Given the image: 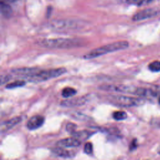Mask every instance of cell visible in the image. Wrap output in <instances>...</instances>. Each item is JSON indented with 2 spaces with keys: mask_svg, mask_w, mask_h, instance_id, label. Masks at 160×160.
<instances>
[{
  "mask_svg": "<svg viewBox=\"0 0 160 160\" xmlns=\"http://www.w3.org/2000/svg\"><path fill=\"white\" fill-rule=\"evenodd\" d=\"M99 88L103 91L132 94L142 97L154 96L156 95V92L149 89L123 84H106L99 86Z\"/></svg>",
  "mask_w": 160,
  "mask_h": 160,
  "instance_id": "6da1fadb",
  "label": "cell"
},
{
  "mask_svg": "<svg viewBox=\"0 0 160 160\" xmlns=\"http://www.w3.org/2000/svg\"><path fill=\"white\" fill-rule=\"evenodd\" d=\"M129 42L126 41H118L101 47H98L89 51L84 55L83 58L85 59H91L106 54L108 53L123 50L128 48Z\"/></svg>",
  "mask_w": 160,
  "mask_h": 160,
  "instance_id": "7a4b0ae2",
  "label": "cell"
},
{
  "mask_svg": "<svg viewBox=\"0 0 160 160\" xmlns=\"http://www.w3.org/2000/svg\"><path fill=\"white\" fill-rule=\"evenodd\" d=\"M38 44L41 47L50 49H69L80 46V42L72 38H52L39 41Z\"/></svg>",
  "mask_w": 160,
  "mask_h": 160,
  "instance_id": "3957f363",
  "label": "cell"
},
{
  "mask_svg": "<svg viewBox=\"0 0 160 160\" xmlns=\"http://www.w3.org/2000/svg\"><path fill=\"white\" fill-rule=\"evenodd\" d=\"M66 72L64 68H59L47 70L37 69L34 73L28 76L26 79L31 82H42L61 76Z\"/></svg>",
  "mask_w": 160,
  "mask_h": 160,
  "instance_id": "277c9868",
  "label": "cell"
},
{
  "mask_svg": "<svg viewBox=\"0 0 160 160\" xmlns=\"http://www.w3.org/2000/svg\"><path fill=\"white\" fill-rule=\"evenodd\" d=\"M108 100L114 106L124 108L138 106L144 103V100L141 98L124 95H110L108 96Z\"/></svg>",
  "mask_w": 160,
  "mask_h": 160,
  "instance_id": "5b68a950",
  "label": "cell"
},
{
  "mask_svg": "<svg viewBox=\"0 0 160 160\" xmlns=\"http://www.w3.org/2000/svg\"><path fill=\"white\" fill-rule=\"evenodd\" d=\"M90 98L88 96H82L81 97L73 98L62 101L61 102V106L63 107L72 108L76 106H81L86 104L89 101Z\"/></svg>",
  "mask_w": 160,
  "mask_h": 160,
  "instance_id": "8992f818",
  "label": "cell"
},
{
  "mask_svg": "<svg viewBox=\"0 0 160 160\" xmlns=\"http://www.w3.org/2000/svg\"><path fill=\"white\" fill-rule=\"evenodd\" d=\"M158 12L157 10L152 8H148L145 9L143 10H141L137 13H136L133 16L132 19L134 21H142L146 19H149L151 18H152L158 14Z\"/></svg>",
  "mask_w": 160,
  "mask_h": 160,
  "instance_id": "52a82bcc",
  "label": "cell"
},
{
  "mask_svg": "<svg viewBox=\"0 0 160 160\" xmlns=\"http://www.w3.org/2000/svg\"><path fill=\"white\" fill-rule=\"evenodd\" d=\"M44 122V118L40 115L32 116L27 122L26 127L29 130H36L40 128Z\"/></svg>",
  "mask_w": 160,
  "mask_h": 160,
  "instance_id": "ba28073f",
  "label": "cell"
},
{
  "mask_svg": "<svg viewBox=\"0 0 160 160\" xmlns=\"http://www.w3.org/2000/svg\"><path fill=\"white\" fill-rule=\"evenodd\" d=\"M81 144V141L74 137L67 138L58 141L56 146L61 148H76Z\"/></svg>",
  "mask_w": 160,
  "mask_h": 160,
  "instance_id": "9c48e42d",
  "label": "cell"
},
{
  "mask_svg": "<svg viewBox=\"0 0 160 160\" xmlns=\"http://www.w3.org/2000/svg\"><path fill=\"white\" fill-rule=\"evenodd\" d=\"M51 27L54 29H74L77 27V24L74 21H54L51 23Z\"/></svg>",
  "mask_w": 160,
  "mask_h": 160,
  "instance_id": "30bf717a",
  "label": "cell"
},
{
  "mask_svg": "<svg viewBox=\"0 0 160 160\" xmlns=\"http://www.w3.org/2000/svg\"><path fill=\"white\" fill-rule=\"evenodd\" d=\"M21 119H22L21 117L16 116L2 122L0 126L1 132L2 133V132H4L9 131L14 126L18 124L19 122H21Z\"/></svg>",
  "mask_w": 160,
  "mask_h": 160,
  "instance_id": "8fae6325",
  "label": "cell"
},
{
  "mask_svg": "<svg viewBox=\"0 0 160 160\" xmlns=\"http://www.w3.org/2000/svg\"><path fill=\"white\" fill-rule=\"evenodd\" d=\"M52 152L61 158H72L75 156V152L72 151H69L65 149L64 148L57 147L56 148H53L52 149Z\"/></svg>",
  "mask_w": 160,
  "mask_h": 160,
  "instance_id": "7c38bea8",
  "label": "cell"
},
{
  "mask_svg": "<svg viewBox=\"0 0 160 160\" xmlns=\"http://www.w3.org/2000/svg\"><path fill=\"white\" fill-rule=\"evenodd\" d=\"M0 6L1 12L2 16L6 18H9L12 14V10L11 7L9 5L8 2L2 1H1Z\"/></svg>",
  "mask_w": 160,
  "mask_h": 160,
  "instance_id": "4fadbf2b",
  "label": "cell"
},
{
  "mask_svg": "<svg viewBox=\"0 0 160 160\" xmlns=\"http://www.w3.org/2000/svg\"><path fill=\"white\" fill-rule=\"evenodd\" d=\"M92 134V132L89 131H85L82 130L81 131H77V132H74L72 134V136L78 139L81 141V140H84L88 138H89L91 135Z\"/></svg>",
  "mask_w": 160,
  "mask_h": 160,
  "instance_id": "5bb4252c",
  "label": "cell"
},
{
  "mask_svg": "<svg viewBox=\"0 0 160 160\" xmlns=\"http://www.w3.org/2000/svg\"><path fill=\"white\" fill-rule=\"evenodd\" d=\"M77 93V91L71 87H66L64 88L61 92V95L63 98H69L74 96Z\"/></svg>",
  "mask_w": 160,
  "mask_h": 160,
  "instance_id": "9a60e30c",
  "label": "cell"
},
{
  "mask_svg": "<svg viewBox=\"0 0 160 160\" xmlns=\"http://www.w3.org/2000/svg\"><path fill=\"white\" fill-rule=\"evenodd\" d=\"M25 84H26V81L24 80H16V81H14L8 84L6 86V88L9 89H12L17 88L19 87H22V86H24Z\"/></svg>",
  "mask_w": 160,
  "mask_h": 160,
  "instance_id": "2e32d148",
  "label": "cell"
},
{
  "mask_svg": "<svg viewBox=\"0 0 160 160\" xmlns=\"http://www.w3.org/2000/svg\"><path fill=\"white\" fill-rule=\"evenodd\" d=\"M112 118L116 121H121L127 118V114L124 111H115L112 114Z\"/></svg>",
  "mask_w": 160,
  "mask_h": 160,
  "instance_id": "e0dca14e",
  "label": "cell"
},
{
  "mask_svg": "<svg viewBox=\"0 0 160 160\" xmlns=\"http://www.w3.org/2000/svg\"><path fill=\"white\" fill-rule=\"evenodd\" d=\"M148 68L150 71L152 72H159L160 71V61H154L151 62L149 64Z\"/></svg>",
  "mask_w": 160,
  "mask_h": 160,
  "instance_id": "ac0fdd59",
  "label": "cell"
},
{
  "mask_svg": "<svg viewBox=\"0 0 160 160\" xmlns=\"http://www.w3.org/2000/svg\"><path fill=\"white\" fill-rule=\"evenodd\" d=\"M84 151L88 154H91L93 151L92 144L90 142H86L84 146Z\"/></svg>",
  "mask_w": 160,
  "mask_h": 160,
  "instance_id": "d6986e66",
  "label": "cell"
},
{
  "mask_svg": "<svg viewBox=\"0 0 160 160\" xmlns=\"http://www.w3.org/2000/svg\"><path fill=\"white\" fill-rule=\"evenodd\" d=\"M76 128H77V126L75 124L70 122V123H68L66 125V131L68 132H69L71 134H72L74 132H75V130L76 129Z\"/></svg>",
  "mask_w": 160,
  "mask_h": 160,
  "instance_id": "ffe728a7",
  "label": "cell"
},
{
  "mask_svg": "<svg viewBox=\"0 0 160 160\" xmlns=\"http://www.w3.org/2000/svg\"><path fill=\"white\" fill-rule=\"evenodd\" d=\"M11 79V75L6 74V75H1V85H3L4 84L8 82Z\"/></svg>",
  "mask_w": 160,
  "mask_h": 160,
  "instance_id": "44dd1931",
  "label": "cell"
},
{
  "mask_svg": "<svg viewBox=\"0 0 160 160\" xmlns=\"http://www.w3.org/2000/svg\"><path fill=\"white\" fill-rule=\"evenodd\" d=\"M124 2L130 4H136L138 6L142 5V2L143 0H124Z\"/></svg>",
  "mask_w": 160,
  "mask_h": 160,
  "instance_id": "7402d4cb",
  "label": "cell"
},
{
  "mask_svg": "<svg viewBox=\"0 0 160 160\" xmlns=\"http://www.w3.org/2000/svg\"><path fill=\"white\" fill-rule=\"evenodd\" d=\"M137 141L136 139H133V141L131 142L130 146H129V149L131 150H133L134 149L136 148L137 147Z\"/></svg>",
  "mask_w": 160,
  "mask_h": 160,
  "instance_id": "603a6c76",
  "label": "cell"
},
{
  "mask_svg": "<svg viewBox=\"0 0 160 160\" xmlns=\"http://www.w3.org/2000/svg\"><path fill=\"white\" fill-rule=\"evenodd\" d=\"M151 1H152V0H143V1H142V5L148 4V3H149Z\"/></svg>",
  "mask_w": 160,
  "mask_h": 160,
  "instance_id": "cb8c5ba5",
  "label": "cell"
},
{
  "mask_svg": "<svg viewBox=\"0 0 160 160\" xmlns=\"http://www.w3.org/2000/svg\"><path fill=\"white\" fill-rule=\"evenodd\" d=\"M2 1H4V2H15L17 0H1Z\"/></svg>",
  "mask_w": 160,
  "mask_h": 160,
  "instance_id": "d4e9b609",
  "label": "cell"
},
{
  "mask_svg": "<svg viewBox=\"0 0 160 160\" xmlns=\"http://www.w3.org/2000/svg\"><path fill=\"white\" fill-rule=\"evenodd\" d=\"M158 153L160 154V144H159V148H158Z\"/></svg>",
  "mask_w": 160,
  "mask_h": 160,
  "instance_id": "484cf974",
  "label": "cell"
},
{
  "mask_svg": "<svg viewBox=\"0 0 160 160\" xmlns=\"http://www.w3.org/2000/svg\"><path fill=\"white\" fill-rule=\"evenodd\" d=\"M158 102H159V104H160V96L159 97V99H158Z\"/></svg>",
  "mask_w": 160,
  "mask_h": 160,
  "instance_id": "4316f807",
  "label": "cell"
}]
</instances>
